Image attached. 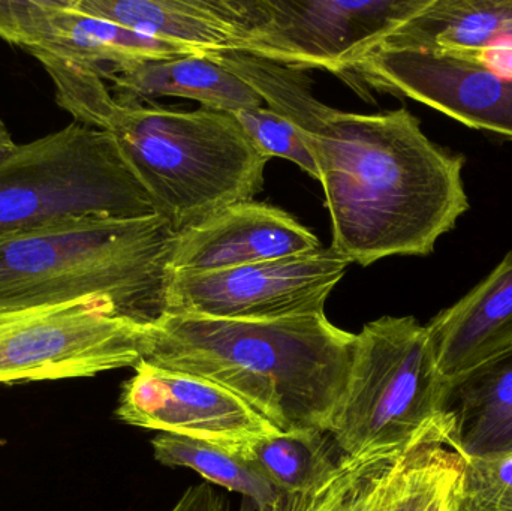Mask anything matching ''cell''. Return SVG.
I'll use <instances>...</instances> for the list:
<instances>
[{"label":"cell","instance_id":"obj_1","mask_svg":"<svg viewBox=\"0 0 512 511\" xmlns=\"http://www.w3.org/2000/svg\"><path fill=\"white\" fill-rule=\"evenodd\" d=\"M212 59L298 129L321 174L330 248L349 264L432 254L468 212L465 158L433 143L406 108L346 113L313 96L304 69L233 50Z\"/></svg>","mask_w":512,"mask_h":511},{"label":"cell","instance_id":"obj_2","mask_svg":"<svg viewBox=\"0 0 512 511\" xmlns=\"http://www.w3.org/2000/svg\"><path fill=\"white\" fill-rule=\"evenodd\" d=\"M354 341L325 312L264 321L164 314L144 330L143 360L225 387L280 434H330Z\"/></svg>","mask_w":512,"mask_h":511},{"label":"cell","instance_id":"obj_3","mask_svg":"<svg viewBox=\"0 0 512 511\" xmlns=\"http://www.w3.org/2000/svg\"><path fill=\"white\" fill-rule=\"evenodd\" d=\"M173 237L158 215L0 236V330L77 306L155 323L165 314Z\"/></svg>","mask_w":512,"mask_h":511},{"label":"cell","instance_id":"obj_4","mask_svg":"<svg viewBox=\"0 0 512 511\" xmlns=\"http://www.w3.org/2000/svg\"><path fill=\"white\" fill-rule=\"evenodd\" d=\"M104 131L116 138L174 234L254 201L271 159L233 114L209 108L180 111L116 98Z\"/></svg>","mask_w":512,"mask_h":511},{"label":"cell","instance_id":"obj_5","mask_svg":"<svg viewBox=\"0 0 512 511\" xmlns=\"http://www.w3.org/2000/svg\"><path fill=\"white\" fill-rule=\"evenodd\" d=\"M451 387L429 330L414 317H382L355 335L351 372L331 437L349 458L400 459L450 449Z\"/></svg>","mask_w":512,"mask_h":511},{"label":"cell","instance_id":"obj_6","mask_svg":"<svg viewBox=\"0 0 512 511\" xmlns=\"http://www.w3.org/2000/svg\"><path fill=\"white\" fill-rule=\"evenodd\" d=\"M156 215L108 131L74 120L0 162V236Z\"/></svg>","mask_w":512,"mask_h":511},{"label":"cell","instance_id":"obj_7","mask_svg":"<svg viewBox=\"0 0 512 511\" xmlns=\"http://www.w3.org/2000/svg\"><path fill=\"white\" fill-rule=\"evenodd\" d=\"M430 0H222L233 51L345 74Z\"/></svg>","mask_w":512,"mask_h":511},{"label":"cell","instance_id":"obj_8","mask_svg":"<svg viewBox=\"0 0 512 511\" xmlns=\"http://www.w3.org/2000/svg\"><path fill=\"white\" fill-rule=\"evenodd\" d=\"M349 263L331 248L204 273H170L165 314L282 320L322 314Z\"/></svg>","mask_w":512,"mask_h":511},{"label":"cell","instance_id":"obj_9","mask_svg":"<svg viewBox=\"0 0 512 511\" xmlns=\"http://www.w3.org/2000/svg\"><path fill=\"white\" fill-rule=\"evenodd\" d=\"M144 324L77 306L0 330V383L95 377L143 359Z\"/></svg>","mask_w":512,"mask_h":511},{"label":"cell","instance_id":"obj_10","mask_svg":"<svg viewBox=\"0 0 512 511\" xmlns=\"http://www.w3.org/2000/svg\"><path fill=\"white\" fill-rule=\"evenodd\" d=\"M116 416L135 428L194 438L243 458L259 441L280 434L225 387L143 359L123 384Z\"/></svg>","mask_w":512,"mask_h":511},{"label":"cell","instance_id":"obj_11","mask_svg":"<svg viewBox=\"0 0 512 511\" xmlns=\"http://www.w3.org/2000/svg\"><path fill=\"white\" fill-rule=\"evenodd\" d=\"M345 74L512 141V80L477 60L379 45Z\"/></svg>","mask_w":512,"mask_h":511},{"label":"cell","instance_id":"obj_12","mask_svg":"<svg viewBox=\"0 0 512 511\" xmlns=\"http://www.w3.org/2000/svg\"><path fill=\"white\" fill-rule=\"evenodd\" d=\"M0 39L86 66L104 80L147 60L198 54L78 11L71 0H0Z\"/></svg>","mask_w":512,"mask_h":511},{"label":"cell","instance_id":"obj_13","mask_svg":"<svg viewBox=\"0 0 512 511\" xmlns=\"http://www.w3.org/2000/svg\"><path fill=\"white\" fill-rule=\"evenodd\" d=\"M322 248L318 237L285 210L268 204H234L174 234L170 273H204L307 254Z\"/></svg>","mask_w":512,"mask_h":511},{"label":"cell","instance_id":"obj_14","mask_svg":"<svg viewBox=\"0 0 512 511\" xmlns=\"http://www.w3.org/2000/svg\"><path fill=\"white\" fill-rule=\"evenodd\" d=\"M436 363L453 389L512 356V251L450 308L426 324Z\"/></svg>","mask_w":512,"mask_h":511},{"label":"cell","instance_id":"obj_15","mask_svg":"<svg viewBox=\"0 0 512 511\" xmlns=\"http://www.w3.org/2000/svg\"><path fill=\"white\" fill-rule=\"evenodd\" d=\"M78 11L198 54L233 50L237 32L221 0H71Z\"/></svg>","mask_w":512,"mask_h":511},{"label":"cell","instance_id":"obj_16","mask_svg":"<svg viewBox=\"0 0 512 511\" xmlns=\"http://www.w3.org/2000/svg\"><path fill=\"white\" fill-rule=\"evenodd\" d=\"M120 101L174 96L200 102L209 110L236 113L262 107L258 93L242 78L201 54L147 60L114 75Z\"/></svg>","mask_w":512,"mask_h":511},{"label":"cell","instance_id":"obj_17","mask_svg":"<svg viewBox=\"0 0 512 511\" xmlns=\"http://www.w3.org/2000/svg\"><path fill=\"white\" fill-rule=\"evenodd\" d=\"M508 36L512 0H430L381 45L477 60L481 51Z\"/></svg>","mask_w":512,"mask_h":511},{"label":"cell","instance_id":"obj_18","mask_svg":"<svg viewBox=\"0 0 512 511\" xmlns=\"http://www.w3.org/2000/svg\"><path fill=\"white\" fill-rule=\"evenodd\" d=\"M451 452L463 461L512 453V356L451 389Z\"/></svg>","mask_w":512,"mask_h":511},{"label":"cell","instance_id":"obj_19","mask_svg":"<svg viewBox=\"0 0 512 511\" xmlns=\"http://www.w3.org/2000/svg\"><path fill=\"white\" fill-rule=\"evenodd\" d=\"M403 458L342 455L324 482L303 494L285 495L271 511H391L394 483Z\"/></svg>","mask_w":512,"mask_h":511},{"label":"cell","instance_id":"obj_20","mask_svg":"<svg viewBox=\"0 0 512 511\" xmlns=\"http://www.w3.org/2000/svg\"><path fill=\"white\" fill-rule=\"evenodd\" d=\"M152 447L159 464L197 471L207 482L251 498L258 511L276 509L285 497L251 461L236 453L194 438L171 434L156 435Z\"/></svg>","mask_w":512,"mask_h":511},{"label":"cell","instance_id":"obj_21","mask_svg":"<svg viewBox=\"0 0 512 511\" xmlns=\"http://www.w3.org/2000/svg\"><path fill=\"white\" fill-rule=\"evenodd\" d=\"M336 450L328 432H289L259 441L246 459L277 491L297 495L315 488L333 473L342 456H336Z\"/></svg>","mask_w":512,"mask_h":511},{"label":"cell","instance_id":"obj_22","mask_svg":"<svg viewBox=\"0 0 512 511\" xmlns=\"http://www.w3.org/2000/svg\"><path fill=\"white\" fill-rule=\"evenodd\" d=\"M242 126L259 152L268 158L294 162L300 170L315 180L321 179L318 165L298 129L270 108H251L231 113Z\"/></svg>","mask_w":512,"mask_h":511},{"label":"cell","instance_id":"obj_23","mask_svg":"<svg viewBox=\"0 0 512 511\" xmlns=\"http://www.w3.org/2000/svg\"><path fill=\"white\" fill-rule=\"evenodd\" d=\"M460 511H512V453L463 461Z\"/></svg>","mask_w":512,"mask_h":511},{"label":"cell","instance_id":"obj_24","mask_svg":"<svg viewBox=\"0 0 512 511\" xmlns=\"http://www.w3.org/2000/svg\"><path fill=\"white\" fill-rule=\"evenodd\" d=\"M170 511H233L230 501L209 483L186 489L176 506Z\"/></svg>","mask_w":512,"mask_h":511},{"label":"cell","instance_id":"obj_25","mask_svg":"<svg viewBox=\"0 0 512 511\" xmlns=\"http://www.w3.org/2000/svg\"><path fill=\"white\" fill-rule=\"evenodd\" d=\"M477 62L493 74L512 80V36L493 42L486 50L481 51Z\"/></svg>","mask_w":512,"mask_h":511},{"label":"cell","instance_id":"obj_26","mask_svg":"<svg viewBox=\"0 0 512 511\" xmlns=\"http://www.w3.org/2000/svg\"><path fill=\"white\" fill-rule=\"evenodd\" d=\"M17 146L18 144L12 138L11 132L6 128L5 123L0 120V162L8 158L17 149Z\"/></svg>","mask_w":512,"mask_h":511}]
</instances>
